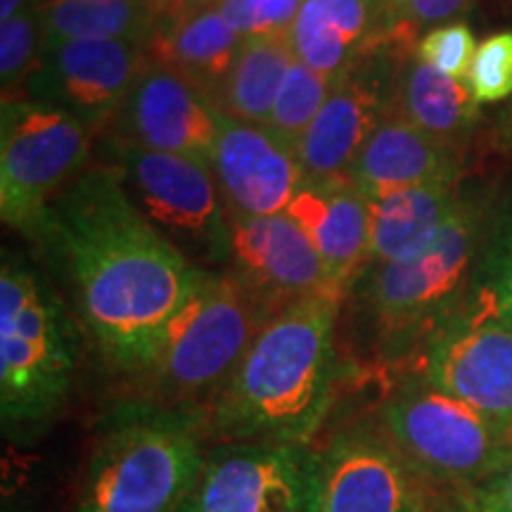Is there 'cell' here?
Masks as SVG:
<instances>
[{
	"mask_svg": "<svg viewBox=\"0 0 512 512\" xmlns=\"http://www.w3.org/2000/svg\"><path fill=\"white\" fill-rule=\"evenodd\" d=\"M41 24L43 50L67 41L145 46L157 27V10L150 0H41Z\"/></svg>",
	"mask_w": 512,
	"mask_h": 512,
	"instance_id": "cell-24",
	"label": "cell"
},
{
	"mask_svg": "<svg viewBox=\"0 0 512 512\" xmlns=\"http://www.w3.org/2000/svg\"><path fill=\"white\" fill-rule=\"evenodd\" d=\"M467 86L479 105H494L512 95V31L489 36L472 57Z\"/></svg>",
	"mask_w": 512,
	"mask_h": 512,
	"instance_id": "cell-29",
	"label": "cell"
},
{
	"mask_svg": "<svg viewBox=\"0 0 512 512\" xmlns=\"http://www.w3.org/2000/svg\"><path fill=\"white\" fill-rule=\"evenodd\" d=\"M458 174L451 147L427 136L401 114H384L358 155L349 181L373 202L415 185L458 183Z\"/></svg>",
	"mask_w": 512,
	"mask_h": 512,
	"instance_id": "cell-18",
	"label": "cell"
},
{
	"mask_svg": "<svg viewBox=\"0 0 512 512\" xmlns=\"http://www.w3.org/2000/svg\"><path fill=\"white\" fill-rule=\"evenodd\" d=\"M211 171L226 207L245 216L285 214L306 181L297 147L221 110Z\"/></svg>",
	"mask_w": 512,
	"mask_h": 512,
	"instance_id": "cell-15",
	"label": "cell"
},
{
	"mask_svg": "<svg viewBox=\"0 0 512 512\" xmlns=\"http://www.w3.org/2000/svg\"><path fill=\"white\" fill-rule=\"evenodd\" d=\"M81 337L53 285L22 261L0 268V420L12 444H31L67 406Z\"/></svg>",
	"mask_w": 512,
	"mask_h": 512,
	"instance_id": "cell-4",
	"label": "cell"
},
{
	"mask_svg": "<svg viewBox=\"0 0 512 512\" xmlns=\"http://www.w3.org/2000/svg\"><path fill=\"white\" fill-rule=\"evenodd\" d=\"M228 273L275 316L313 297H344L309 235L290 214L245 216L228 209Z\"/></svg>",
	"mask_w": 512,
	"mask_h": 512,
	"instance_id": "cell-12",
	"label": "cell"
},
{
	"mask_svg": "<svg viewBox=\"0 0 512 512\" xmlns=\"http://www.w3.org/2000/svg\"><path fill=\"white\" fill-rule=\"evenodd\" d=\"M470 3L472 0H389L384 15L389 19V31L411 36L420 27H441L470 8Z\"/></svg>",
	"mask_w": 512,
	"mask_h": 512,
	"instance_id": "cell-31",
	"label": "cell"
},
{
	"mask_svg": "<svg viewBox=\"0 0 512 512\" xmlns=\"http://www.w3.org/2000/svg\"><path fill=\"white\" fill-rule=\"evenodd\" d=\"M150 3H152V5H157V3H159V0H150Z\"/></svg>",
	"mask_w": 512,
	"mask_h": 512,
	"instance_id": "cell-37",
	"label": "cell"
},
{
	"mask_svg": "<svg viewBox=\"0 0 512 512\" xmlns=\"http://www.w3.org/2000/svg\"><path fill=\"white\" fill-rule=\"evenodd\" d=\"M370 22V0H304L290 31L292 50L316 72L344 79L356 55L368 46Z\"/></svg>",
	"mask_w": 512,
	"mask_h": 512,
	"instance_id": "cell-22",
	"label": "cell"
},
{
	"mask_svg": "<svg viewBox=\"0 0 512 512\" xmlns=\"http://www.w3.org/2000/svg\"><path fill=\"white\" fill-rule=\"evenodd\" d=\"M467 494L475 498L484 512H512V463Z\"/></svg>",
	"mask_w": 512,
	"mask_h": 512,
	"instance_id": "cell-34",
	"label": "cell"
},
{
	"mask_svg": "<svg viewBox=\"0 0 512 512\" xmlns=\"http://www.w3.org/2000/svg\"><path fill=\"white\" fill-rule=\"evenodd\" d=\"M484 200L460 197L439 235L411 259L373 266L363 304L384 356L425 349L430 337L463 306L467 278L482 252Z\"/></svg>",
	"mask_w": 512,
	"mask_h": 512,
	"instance_id": "cell-6",
	"label": "cell"
},
{
	"mask_svg": "<svg viewBox=\"0 0 512 512\" xmlns=\"http://www.w3.org/2000/svg\"><path fill=\"white\" fill-rule=\"evenodd\" d=\"M304 0H221L216 8L245 41L290 38Z\"/></svg>",
	"mask_w": 512,
	"mask_h": 512,
	"instance_id": "cell-28",
	"label": "cell"
},
{
	"mask_svg": "<svg viewBox=\"0 0 512 512\" xmlns=\"http://www.w3.org/2000/svg\"><path fill=\"white\" fill-rule=\"evenodd\" d=\"M38 3H41V0H0V22H3V19L15 17L17 12L34 8Z\"/></svg>",
	"mask_w": 512,
	"mask_h": 512,
	"instance_id": "cell-36",
	"label": "cell"
},
{
	"mask_svg": "<svg viewBox=\"0 0 512 512\" xmlns=\"http://www.w3.org/2000/svg\"><path fill=\"white\" fill-rule=\"evenodd\" d=\"M420 375L512 430V323L489 287L467 294L422 349Z\"/></svg>",
	"mask_w": 512,
	"mask_h": 512,
	"instance_id": "cell-11",
	"label": "cell"
},
{
	"mask_svg": "<svg viewBox=\"0 0 512 512\" xmlns=\"http://www.w3.org/2000/svg\"><path fill=\"white\" fill-rule=\"evenodd\" d=\"M337 81L339 79H330V76L316 72L302 60H294L283 86H280L271 119H268L266 126L297 147L306 128L313 124V119L318 117V112L328 102L330 93L335 91Z\"/></svg>",
	"mask_w": 512,
	"mask_h": 512,
	"instance_id": "cell-26",
	"label": "cell"
},
{
	"mask_svg": "<svg viewBox=\"0 0 512 512\" xmlns=\"http://www.w3.org/2000/svg\"><path fill=\"white\" fill-rule=\"evenodd\" d=\"M396 98V114L451 150L467 138L479 119V102L467 86V79L441 74L418 55L403 64Z\"/></svg>",
	"mask_w": 512,
	"mask_h": 512,
	"instance_id": "cell-23",
	"label": "cell"
},
{
	"mask_svg": "<svg viewBox=\"0 0 512 512\" xmlns=\"http://www.w3.org/2000/svg\"><path fill=\"white\" fill-rule=\"evenodd\" d=\"M43 24L41 3L0 22V86L10 100L19 83H27L41 60Z\"/></svg>",
	"mask_w": 512,
	"mask_h": 512,
	"instance_id": "cell-27",
	"label": "cell"
},
{
	"mask_svg": "<svg viewBox=\"0 0 512 512\" xmlns=\"http://www.w3.org/2000/svg\"><path fill=\"white\" fill-rule=\"evenodd\" d=\"M242 43L245 38L230 27L221 10L207 8L178 19H157L145 53L147 60L181 74L214 102Z\"/></svg>",
	"mask_w": 512,
	"mask_h": 512,
	"instance_id": "cell-20",
	"label": "cell"
},
{
	"mask_svg": "<svg viewBox=\"0 0 512 512\" xmlns=\"http://www.w3.org/2000/svg\"><path fill=\"white\" fill-rule=\"evenodd\" d=\"M320 456L318 512H413V475L382 427H349Z\"/></svg>",
	"mask_w": 512,
	"mask_h": 512,
	"instance_id": "cell-16",
	"label": "cell"
},
{
	"mask_svg": "<svg viewBox=\"0 0 512 512\" xmlns=\"http://www.w3.org/2000/svg\"><path fill=\"white\" fill-rule=\"evenodd\" d=\"M384 117L382 100L370 81L347 74L297 143L304 178L311 183L349 178L358 155Z\"/></svg>",
	"mask_w": 512,
	"mask_h": 512,
	"instance_id": "cell-19",
	"label": "cell"
},
{
	"mask_svg": "<svg viewBox=\"0 0 512 512\" xmlns=\"http://www.w3.org/2000/svg\"><path fill=\"white\" fill-rule=\"evenodd\" d=\"M323 456L313 444L219 441L181 512H318Z\"/></svg>",
	"mask_w": 512,
	"mask_h": 512,
	"instance_id": "cell-10",
	"label": "cell"
},
{
	"mask_svg": "<svg viewBox=\"0 0 512 512\" xmlns=\"http://www.w3.org/2000/svg\"><path fill=\"white\" fill-rule=\"evenodd\" d=\"M112 126L114 136L128 143L195 159L211 169L219 107L181 74L147 60Z\"/></svg>",
	"mask_w": 512,
	"mask_h": 512,
	"instance_id": "cell-14",
	"label": "cell"
},
{
	"mask_svg": "<svg viewBox=\"0 0 512 512\" xmlns=\"http://www.w3.org/2000/svg\"><path fill=\"white\" fill-rule=\"evenodd\" d=\"M147 64L131 41H67L41 53L27 79V98L72 114L98 133L112 126Z\"/></svg>",
	"mask_w": 512,
	"mask_h": 512,
	"instance_id": "cell-13",
	"label": "cell"
},
{
	"mask_svg": "<svg viewBox=\"0 0 512 512\" xmlns=\"http://www.w3.org/2000/svg\"><path fill=\"white\" fill-rule=\"evenodd\" d=\"M489 292L498 311L512 323V221L503 230L501 240L489 261Z\"/></svg>",
	"mask_w": 512,
	"mask_h": 512,
	"instance_id": "cell-33",
	"label": "cell"
},
{
	"mask_svg": "<svg viewBox=\"0 0 512 512\" xmlns=\"http://www.w3.org/2000/svg\"><path fill=\"white\" fill-rule=\"evenodd\" d=\"M287 214L309 235L311 245L344 290L370 264V200L349 178L304 181Z\"/></svg>",
	"mask_w": 512,
	"mask_h": 512,
	"instance_id": "cell-17",
	"label": "cell"
},
{
	"mask_svg": "<svg viewBox=\"0 0 512 512\" xmlns=\"http://www.w3.org/2000/svg\"><path fill=\"white\" fill-rule=\"evenodd\" d=\"M475 53V34L463 22L441 24V27L430 29L415 48V55L422 62L430 64L441 74L456 76V79H467Z\"/></svg>",
	"mask_w": 512,
	"mask_h": 512,
	"instance_id": "cell-30",
	"label": "cell"
},
{
	"mask_svg": "<svg viewBox=\"0 0 512 512\" xmlns=\"http://www.w3.org/2000/svg\"><path fill=\"white\" fill-rule=\"evenodd\" d=\"M380 427L425 482L472 491L512 463V430L422 375L403 380L380 408Z\"/></svg>",
	"mask_w": 512,
	"mask_h": 512,
	"instance_id": "cell-7",
	"label": "cell"
},
{
	"mask_svg": "<svg viewBox=\"0 0 512 512\" xmlns=\"http://www.w3.org/2000/svg\"><path fill=\"white\" fill-rule=\"evenodd\" d=\"M294 60L290 38L245 41L214 105L228 117L266 126Z\"/></svg>",
	"mask_w": 512,
	"mask_h": 512,
	"instance_id": "cell-25",
	"label": "cell"
},
{
	"mask_svg": "<svg viewBox=\"0 0 512 512\" xmlns=\"http://www.w3.org/2000/svg\"><path fill=\"white\" fill-rule=\"evenodd\" d=\"M271 318L228 271H202L152 363L138 375V399L200 415Z\"/></svg>",
	"mask_w": 512,
	"mask_h": 512,
	"instance_id": "cell-5",
	"label": "cell"
},
{
	"mask_svg": "<svg viewBox=\"0 0 512 512\" xmlns=\"http://www.w3.org/2000/svg\"><path fill=\"white\" fill-rule=\"evenodd\" d=\"M458 183H427L370 202L373 266L411 259L437 238L460 204Z\"/></svg>",
	"mask_w": 512,
	"mask_h": 512,
	"instance_id": "cell-21",
	"label": "cell"
},
{
	"mask_svg": "<svg viewBox=\"0 0 512 512\" xmlns=\"http://www.w3.org/2000/svg\"><path fill=\"white\" fill-rule=\"evenodd\" d=\"M197 413L124 399L95 430L74 512H181L207 458Z\"/></svg>",
	"mask_w": 512,
	"mask_h": 512,
	"instance_id": "cell-3",
	"label": "cell"
},
{
	"mask_svg": "<svg viewBox=\"0 0 512 512\" xmlns=\"http://www.w3.org/2000/svg\"><path fill=\"white\" fill-rule=\"evenodd\" d=\"M342 297H313L268 320L200 413L207 439L313 444L339 380Z\"/></svg>",
	"mask_w": 512,
	"mask_h": 512,
	"instance_id": "cell-2",
	"label": "cell"
},
{
	"mask_svg": "<svg viewBox=\"0 0 512 512\" xmlns=\"http://www.w3.org/2000/svg\"><path fill=\"white\" fill-rule=\"evenodd\" d=\"M41 238L67 264L79 313L107 363L140 375L202 278L131 202L112 166H93L50 204Z\"/></svg>",
	"mask_w": 512,
	"mask_h": 512,
	"instance_id": "cell-1",
	"label": "cell"
},
{
	"mask_svg": "<svg viewBox=\"0 0 512 512\" xmlns=\"http://www.w3.org/2000/svg\"><path fill=\"white\" fill-rule=\"evenodd\" d=\"M95 133L60 107L3 100L0 112V219L41 238L48 209L86 171Z\"/></svg>",
	"mask_w": 512,
	"mask_h": 512,
	"instance_id": "cell-9",
	"label": "cell"
},
{
	"mask_svg": "<svg viewBox=\"0 0 512 512\" xmlns=\"http://www.w3.org/2000/svg\"><path fill=\"white\" fill-rule=\"evenodd\" d=\"M221 0H159L155 5L157 19H178L192 12H200L207 8H216Z\"/></svg>",
	"mask_w": 512,
	"mask_h": 512,
	"instance_id": "cell-35",
	"label": "cell"
},
{
	"mask_svg": "<svg viewBox=\"0 0 512 512\" xmlns=\"http://www.w3.org/2000/svg\"><path fill=\"white\" fill-rule=\"evenodd\" d=\"M413 475V472H411ZM413 512H484L467 491L439 486L413 475Z\"/></svg>",
	"mask_w": 512,
	"mask_h": 512,
	"instance_id": "cell-32",
	"label": "cell"
},
{
	"mask_svg": "<svg viewBox=\"0 0 512 512\" xmlns=\"http://www.w3.org/2000/svg\"><path fill=\"white\" fill-rule=\"evenodd\" d=\"M102 145L131 202L169 245L202 271L228 266V207L209 166L117 136Z\"/></svg>",
	"mask_w": 512,
	"mask_h": 512,
	"instance_id": "cell-8",
	"label": "cell"
}]
</instances>
